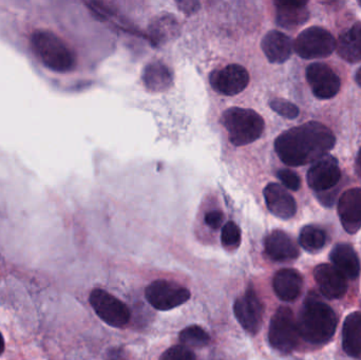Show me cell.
<instances>
[{"label": "cell", "mask_w": 361, "mask_h": 360, "mask_svg": "<svg viewBox=\"0 0 361 360\" xmlns=\"http://www.w3.org/2000/svg\"><path fill=\"white\" fill-rule=\"evenodd\" d=\"M335 143L336 139L328 127L309 122L281 133L276 139L275 150L284 164L298 167L326 156Z\"/></svg>", "instance_id": "obj_1"}, {"label": "cell", "mask_w": 361, "mask_h": 360, "mask_svg": "<svg viewBox=\"0 0 361 360\" xmlns=\"http://www.w3.org/2000/svg\"><path fill=\"white\" fill-rule=\"evenodd\" d=\"M297 325L299 336L305 342L322 345L334 336L338 318L330 306L310 294L301 309Z\"/></svg>", "instance_id": "obj_2"}, {"label": "cell", "mask_w": 361, "mask_h": 360, "mask_svg": "<svg viewBox=\"0 0 361 360\" xmlns=\"http://www.w3.org/2000/svg\"><path fill=\"white\" fill-rule=\"evenodd\" d=\"M31 44L36 56L49 69L65 73L75 68V54L65 40L54 32L46 29L35 30L31 35Z\"/></svg>", "instance_id": "obj_3"}, {"label": "cell", "mask_w": 361, "mask_h": 360, "mask_svg": "<svg viewBox=\"0 0 361 360\" xmlns=\"http://www.w3.org/2000/svg\"><path fill=\"white\" fill-rule=\"evenodd\" d=\"M222 123L235 146H244L257 141L264 131V120L252 109L233 107L223 113Z\"/></svg>", "instance_id": "obj_4"}, {"label": "cell", "mask_w": 361, "mask_h": 360, "mask_svg": "<svg viewBox=\"0 0 361 360\" xmlns=\"http://www.w3.org/2000/svg\"><path fill=\"white\" fill-rule=\"evenodd\" d=\"M298 338V325L293 311L286 306L278 309L269 325V340L271 347L288 354L296 348Z\"/></svg>", "instance_id": "obj_5"}, {"label": "cell", "mask_w": 361, "mask_h": 360, "mask_svg": "<svg viewBox=\"0 0 361 360\" xmlns=\"http://www.w3.org/2000/svg\"><path fill=\"white\" fill-rule=\"evenodd\" d=\"M336 49L334 36L319 27H311L299 34L294 42V50L305 59L324 58Z\"/></svg>", "instance_id": "obj_6"}, {"label": "cell", "mask_w": 361, "mask_h": 360, "mask_svg": "<svg viewBox=\"0 0 361 360\" xmlns=\"http://www.w3.org/2000/svg\"><path fill=\"white\" fill-rule=\"evenodd\" d=\"M89 302L97 316L110 327L123 328L130 321L128 306L105 290H93Z\"/></svg>", "instance_id": "obj_7"}, {"label": "cell", "mask_w": 361, "mask_h": 360, "mask_svg": "<svg viewBox=\"0 0 361 360\" xmlns=\"http://www.w3.org/2000/svg\"><path fill=\"white\" fill-rule=\"evenodd\" d=\"M186 287L167 280H157L146 287L145 297L150 306L159 311H171L190 298Z\"/></svg>", "instance_id": "obj_8"}, {"label": "cell", "mask_w": 361, "mask_h": 360, "mask_svg": "<svg viewBox=\"0 0 361 360\" xmlns=\"http://www.w3.org/2000/svg\"><path fill=\"white\" fill-rule=\"evenodd\" d=\"M233 313L238 323L247 333L256 335L262 325L263 306L252 287L233 304Z\"/></svg>", "instance_id": "obj_9"}, {"label": "cell", "mask_w": 361, "mask_h": 360, "mask_svg": "<svg viewBox=\"0 0 361 360\" xmlns=\"http://www.w3.org/2000/svg\"><path fill=\"white\" fill-rule=\"evenodd\" d=\"M210 85L221 94H239L248 86L250 74L242 66L233 63L221 69L214 70L209 76Z\"/></svg>", "instance_id": "obj_10"}, {"label": "cell", "mask_w": 361, "mask_h": 360, "mask_svg": "<svg viewBox=\"0 0 361 360\" xmlns=\"http://www.w3.org/2000/svg\"><path fill=\"white\" fill-rule=\"evenodd\" d=\"M341 178L338 161L326 154L312 165L307 173V183L314 192H326L336 186Z\"/></svg>", "instance_id": "obj_11"}, {"label": "cell", "mask_w": 361, "mask_h": 360, "mask_svg": "<svg viewBox=\"0 0 361 360\" xmlns=\"http://www.w3.org/2000/svg\"><path fill=\"white\" fill-rule=\"evenodd\" d=\"M307 80L314 95L319 99L334 97L341 89V80L326 63H312L307 69Z\"/></svg>", "instance_id": "obj_12"}, {"label": "cell", "mask_w": 361, "mask_h": 360, "mask_svg": "<svg viewBox=\"0 0 361 360\" xmlns=\"http://www.w3.org/2000/svg\"><path fill=\"white\" fill-rule=\"evenodd\" d=\"M314 278L322 295L328 299H341L347 294V278L330 264L316 266Z\"/></svg>", "instance_id": "obj_13"}, {"label": "cell", "mask_w": 361, "mask_h": 360, "mask_svg": "<svg viewBox=\"0 0 361 360\" xmlns=\"http://www.w3.org/2000/svg\"><path fill=\"white\" fill-rule=\"evenodd\" d=\"M338 215L345 232L356 234L361 228V188H351L341 194Z\"/></svg>", "instance_id": "obj_14"}, {"label": "cell", "mask_w": 361, "mask_h": 360, "mask_svg": "<svg viewBox=\"0 0 361 360\" xmlns=\"http://www.w3.org/2000/svg\"><path fill=\"white\" fill-rule=\"evenodd\" d=\"M263 194L267 209L276 217L288 220L296 215V201L286 192L283 186L277 183H269L264 188Z\"/></svg>", "instance_id": "obj_15"}, {"label": "cell", "mask_w": 361, "mask_h": 360, "mask_svg": "<svg viewBox=\"0 0 361 360\" xmlns=\"http://www.w3.org/2000/svg\"><path fill=\"white\" fill-rule=\"evenodd\" d=\"M265 253L274 261L286 262L298 258L296 243L286 232L274 230L265 238Z\"/></svg>", "instance_id": "obj_16"}, {"label": "cell", "mask_w": 361, "mask_h": 360, "mask_svg": "<svg viewBox=\"0 0 361 360\" xmlns=\"http://www.w3.org/2000/svg\"><path fill=\"white\" fill-rule=\"evenodd\" d=\"M261 48L271 63H283L292 55L294 44L288 35L273 30L262 38Z\"/></svg>", "instance_id": "obj_17"}, {"label": "cell", "mask_w": 361, "mask_h": 360, "mask_svg": "<svg viewBox=\"0 0 361 360\" xmlns=\"http://www.w3.org/2000/svg\"><path fill=\"white\" fill-rule=\"evenodd\" d=\"M276 295L286 302H293L301 295L303 279L298 271L283 268L276 273L273 280Z\"/></svg>", "instance_id": "obj_18"}, {"label": "cell", "mask_w": 361, "mask_h": 360, "mask_svg": "<svg viewBox=\"0 0 361 360\" xmlns=\"http://www.w3.org/2000/svg\"><path fill=\"white\" fill-rule=\"evenodd\" d=\"M307 1H276V21L284 29L293 30L307 23L310 12Z\"/></svg>", "instance_id": "obj_19"}, {"label": "cell", "mask_w": 361, "mask_h": 360, "mask_svg": "<svg viewBox=\"0 0 361 360\" xmlns=\"http://www.w3.org/2000/svg\"><path fill=\"white\" fill-rule=\"evenodd\" d=\"M331 261L345 278L356 279L360 274V261L355 249L350 244L336 245L331 253Z\"/></svg>", "instance_id": "obj_20"}, {"label": "cell", "mask_w": 361, "mask_h": 360, "mask_svg": "<svg viewBox=\"0 0 361 360\" xmlns=\"http://www.w3.org/2000/svg\"><path fill=\"white\" fill-rule=\"evenodd\" d=\"M144 85L152 92H164L171 88L173 76L171 69L161 61L148 63L142 74Z\"/></svg>", "instance_id": "obj_21"}, {"label": "cell", "mask_w": 361, "mask_h": 360, "mask_svg": "<svg viewBox=\"0 0 361 360\" xmlns=\"http://www.w3.org/2000/svg\"><path fill=\"white\" fill-rule=\"evenodd\" d=\"M343 347L349 356H360L361 311L352 313L345 318L343 329Z\"/></svg>", "instance_id": "obj_22"}, {"label": "cell", "mask_w": 361, "mask_h": 360, "mask_svg": "<svg viewBox=\"0 0 361 360\" xmlns=\"http://www.w3.org/2000/svg\"><path fill=\"white\" fill-rule=\"evenodd\" d=\"M337 52L349 63L361 61V23L341 34L336 42Z\"/></svg>", "instance_id": "obj_23"}, {"label": "cell", "mask_w": 361, "mask_h": 360, "mask_svg": "<svg viewBox=\"0 0 361 360\" xmlns=\"http://www.w3.org/2000/svg\"><path fill=\"white\" fill-rule=\"evenodd\" d=\"M326 234L324 230L317 228V226L307 225L301 230L299 236V243L305 251L314 252L319 251L326 245Z\"/></svg>", "instance_id": "obj_24"}, {"label": "cell", "mask_w": 361, "mask_h": 360, "mask_svg": "<svg viewBox=\"0 0 361 360\" xmlns=\"http://www.w3.org/2000/svg\"><path fill=\"white\" fill-rule=\"evenodd\" d=\"M182 346L186 348H203L210 342V337L199 325H190L183 330L179 335Z\"/></svg>", "instance_id": "obj_25"}, {"label": "cell", "mask_w": 361, "mask_h": 360, "mask_svg": "<svg viewBox=\"0 0 361 360\" xmlns=\"http://www.w3.org/2000/svg\"><path fill=\"white\" fill-rule=\"evenodd\" d=\"M177 25L175 19L171 18V16L161 17V18L154 20V25H152V33L156 36L158 40L171 38L173 34L176 33Z\"/></svg>", "instance_id": "obj_26"}, {"label": "cell", "mask_w": 361, "mask_h": 360, "mask_svg": "<svg viewBox=\"0 0 361 360\" xmlns=\"http://www.w3.org/2000/svg\"><path fill=\"white\" fill-rule=\"evenodd\" d=\"M221 241L226 249H237L241 242V230L235 222H227L221 232Z\"/></svg>", "instance_id": "obj_27"}, {"label": "cell", "mask_w": 361, "mask_h": 360, "mask_svg": "<svg viewBox=\"0 0 361 360\" xmlns=\"http://www.w3.org/2000/svg\"><path fill=\"white\" fill-rule=\"evenodd\" d=\"M271 109L277 112L279 116L283 118H288V120H294L299 116V109L296 105L290 103V101H286L282 99H271L269 103Z\"/></svg>", "instance_id": "obj_28"}, {"label": "cell", "mask_w": 361, "mask_h": 360, "mask_svg": "<svg viewBox=\"0 0 361 360\" xmlns=\"http://www.w3.org/2000/svg\"><path fill=\"white\" fill-rule=\"evenodd\" d=\"M159 360H195V355L190 349L179 345L165 351Z\"/></svg>", "instance_id": "obj_29"}, {"label": "cell", "mask_w": 361, "mask_h": 360, "mask_svg": "<svg viewBox=\"0 0 361 360\" xmlns=\"http://www.w3.org/2000/svg\"><path fill=\"white\" fill-rule=\"evenodd\" d=\"M277 177L283 184L284 187L288 188V190L296 192L300 188V178L296 173L290 170V169H281V170L278 171Z\"/></svg>", "instance_id": "obj_30"}, {"label": "cell", "mask_w": 361, "mask_h": 360, "mask_svg": "<svg viewBox=\"0 0 361 360\" xmlns=\"http://www.w3.org/2000/svg\"><path fill=\"white\" fill-rule=\"evenodd\" d=\"M224 215L220 211H212L206 213L205 223L212 230H218L222 226Z\"/></svg>", "instance_id": "obj_31"}, {"label": "cell", "mask_w": 361, "mask_h": 360, "mask_svg": "<svg viewBox=\"0 0 361 360\" xmlns=\"http://www.w3.org/2000/svg\"><path fill=\"white\" fill-rule=\"evenodd\" d=\"M4 337H2L1 333H0V355L4 353Z\"/></svg>", "instance_id": "obj_32"}, {"label": "cell", "mask_w": 361, "mask_h": 360, "mask_svg": "<svg viewBox=\"0 0 361 360\" xmlns=\"http://www.w3.org/2000/svg\"><path fill=\"white\" fill-rule=\"evenodd\" d=\"M355 80L356 82H357V84L361 87V68L357 72H356Z\"/></svg>", "instance_id": "obj_33"}, {"label": "cell", "mask_w": 361, "mask_h": 360, "mask_svg": "<svg viewBox=\"0 0 361 360\" xmlns=\"http://www.w3.org/2000/svg\"><path fill=\"white\" fill-rule=\"evenodd\" d=\"M360 4H361V2H360Z\"/></svg>", "instance_id": "obj_34"}]
</instances>
